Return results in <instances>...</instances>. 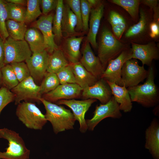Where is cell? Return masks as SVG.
Returning a JSON list of instances; mask_svg holds the SVG:
<instances>
[{"label": "cell", "instance_id": "1", "mask_svg": "<svg viewBox=\"0 0 159 159\" xmlns=\"http://www.w3.org/2000/svg\"><path fill=\"white\" fill-rule=\"evenodd\" d=\"M145 82L143 84L127 88L132 102L143 107H153L159 102V90L155 84V71L153 66H149Z\"/></svg>", "mask_w": 159, "mask_h": 159}, {"label": "cell", "instance_id": "2", "mask_svg": "<svg viewBox=\"0 0 159 159\" xmlns=\"http://www.w3.org/2000/svg\"><path fill=\"white\" fill-rule=\"evenodd\" d=\"M40 100L46 110L45 118L51 124L55 134L74 128L76 120L70 110L63 106L48 101L42 97Z\"/></svg>", "mask_w": 159, "mask_h": 159}, {"label": "cell", "instance_id": "3", "mask_svg": "<svg viewBox=\"0 0 159 159\" xmlns=\"http://www.w3.org/2000/svg\"><path fill=\"white\" fill-rule=\"evenodd\" d=\"M130 47L129 44L118 39L108 28L102 31L98 48V57L105 70L111 59L118 56L123 51Z\"/></svg>", "mask_w": 159, "mask_h": 159}, {"label": "cell", "instance_id": "4", "mask_svg": "<svg viewBox=\"0 0 159 159\" xmlns=\"http://www.w3.org/2000/svg\"><path fill=\"white\" fill-rule=\"evenodd\" d=\"M0 138L6 140L8 147L6 151H0V158L3 159H29L30 151L19 133L6 128L0 129Z\"/></svg>", "mask_w": 159, "mask_h": 159}, {"label": "cell", "instance_id": "5", "mask_svg": "<svg viewBox=\"0 0 159 159\" xmlns=\"http://www.w3.org/2000/svg\"><path fill=\"white\" fill-rule=\"evenodd\" d=\"M16 114L19 120L29 129L41 130L47 122L45 115L32 102H20L17 105Z\"/></svg>", "mask_w": 159, "mask_h": 159}, {"label": "cell", "instance_id": "6", "mask_svg": "<svg viewBox=\"0 0 159 159\" xmlns=\"http://www.w3.org/2000/svg\"><path fill=\"white\" fill-rule=\"evenodd\" d=\"M153 11L141 8L138 22L130 26L125 33V39L131 42L138 44L149 37L150 25L153 19Z\"/></svg>", "mask_w": 159, "mask_h": 159}, {"label": "cell", "instance_id": "7", "mask_svg": "<svg viewBox=\"0 0 159 159\" xmlns=\"http://www.w3.org/2000/svg\"><path fill=\"white\" fill-rule=\"evenodd\" d=\"M4 45L5 65L25 61L32 54L24 39L16 40L9 37L4 41Z\"/></svg>", "mask_w": 159, "mask_h": 159}, {"label": "cell", "instance_id": "8", "mask_svg": "<svg viewBox=\"0 0 159 159\" xmlns=\"http://www.w3.org/2000/svg\"><path fill=\"white\" fill-rule=\"evenodd\" d=\"M15 96V104L17 105L22 101L24 102H41L42 95L40 87L30 76L19 82L11 90Z\"/></svg>", "mask_w": 159, "mask_h": 159}, {"label": "cell", "instance_id": "9", "mask_svg": "<svg viewBox=\"0 0 159 159\" xmlns=\"http://www.w3.org/2000/svg\"><path fill=\"white\" fill-rule=\"evenodd\" d=\"M132 54L131 48L129 47L123 51L115 58L110 60L100 78L123 86L121 77L122 68L126 61L132 59Z\"/></svg>", "mask_w": 159, "mask_h": 159}, {"label": "cell", "instance_id": "10", "mask_svg": "<svg viewBox=\"0 0 159 159\" xmlns=\"http://www.w3.org/2000/svg\"><path fill=\"white\" fill-rule=\"evenodd\" d=\"M148 70L144 65L140 66L137 59H131L126 61L122 69L121 77L126 88L136 86L146 78Z\"/></svg>", "mask_w": 159, "mask_h": 159}, {"label": "cell", "instance_id": "11", "mask_svg": "<svg viewBox=\"0 0 159 159\" xmlns=\"http://www.w3.org/2000/svg\"><path fill=\"white\" fill-rule=\"evenodd\" d=\"M93 114L92 118L86 120L88 129L92 131L100 121L105 118L119 119L122 116L119 105L113 96L106 103L97 105Z\"/></svg>", "mask_w": 159, "mask_h": 159}, {"label": "cell", "instance_id": "12", "mask_svg": "<svg viewBox=\"0 0 159 159\" xmlns=\"http://www.w3.org/2000/svg\"><path fill=\"white\" fill-rule=\"evenodd\" d=\"M96 101V99L91 98L82 100L74 99L60 100L56 102L58 105H64L71 109L76 120L79 122L80 131L84 133L88 129L85 119V114L91 105Z\"/></svg>", "mask_w": 159, "mask_h": 159}, {"label": "cell", "instance_id": "13", "mask_svg": "<svg viewBox=\"0 0 159 159\" xmlns=\"http://www.w3.org/2000/svg\"><path fill=\"white\" fill-rule=\"evenodd\" d=\"M50 54L46 50L34 53L25 61L35 82L41 81L47 72Z\"/></svg>", "mask_w": 159, "mask_h": 159}, {"label": "cell", "instance_id": "14", "mask_svg": "<svg viewBox=\"0 0 159 159\" xmlns=\"http://www.w3.org/2000/svg\"><path fill=\"white\" fill-rule=\"evenodd\" d=\"M54 15L52 13L46 15H43L32 24V27L37 28L42 33L44 39L45 49L49 54L59 48L55 42L54 35L52 31Z\"/></svg>", "mask_w": 159, "mask_h": 159}, {"label": "cell", "instance_id": "15", "mask_svg": "<svg viewBox=\"0 0 159 159\" xmlns=\"http://www.w3.org/2000/svg\"><path fill=\"white\" fill-rule=\"evenodd\" d=\"M82 90L77 84H60L53 90L42 95V97L52 103L62 100L74 99L80 97Z\"/></svg>", "mask_w": 159, "mask_h": 159}, {"label": "cell", "instance_id": "16", "mask_svg": "<svg viewBox=\"0 0 159 159\" xmlns=\"http://www.w3.org/2000/svg\"><path fill=\"white\" fill-rule=\"evenodd\" d=\"M132 58L138 59L143 65L150 66L153 60L159 58V49L155 42L152 41L145 44L131 42Z\"/></svg>", "mask_w": 159, "mask_h": 159}, {"label": "cell", "instance_id": "17", "mask_svg": "<svg viewBox=\"0 0 159 159\" xmlns=\"http://www.w3.org/2000/svg\"><path fill=\"white\" fill-rule=\"evenodd\" d=\"M82 95L85 100L90 98L97 99L101 104H104L110 100L112 95L106 80L100 78L93 85L83 89Z\"/></svg>", "mask_w": 159, "mask_h": 159}, {"label": "cell", "instance_id": "18", "mask_svg": "<svg viewBox=\"0 0 159 159\" xmlns=\"http://www.w3.org/2000/svg\"><path fill=\"white\" fill-rule=\"evenodd\" d=\"M80 62L84 68L98 80L100 78L105 69L98 57L95 56L87 41L84 46L82 56Z\"/></svg>", "mask_w": 159, "mask_h": 159}, {"label": "cell", "instance_id": "19", "mask_svg": "<svg viewBox=\"0 0 159 159\" xmlns=\"http://www.w3.org/2000/svg\"><path fill=\"white\" fill-rule=\"evenodd\" d=\"M145 139V148L154 159H159V124L156 118L153 119L146 130Z\"/></svg>", "mask_w": 159, "mask_h": 159}, {"label": "cell", "instance_id": "20", "mask_svg": "<svg viewBox=\"0 0 159 159\" xmlns=\"http://www.w3.org/2000/svg\"><path fill=\"white\" fill-rule=\"evenodd\" d=\"M104 5L101 3L97 7L92 8L89 20V29L87 36V41L95 48H97L96 37L103 16Z\"/></svg>", "mask_w": 159, "mask_h": 159}, {"label": "cell", "instance_id": "21", "mask_svg": "<svg viewBox=\"0 0 159 159\" xmlns=\"http://www.w3.org/2000/svg\"><path fill=\"white\" fill-rule=\"evenodd\" d=\"M109 85L112 95L119 104L120 110L125 112H130L132 105L127 88L124 86H119L114 83L106 81Z\"/></svg>", "mask_w": 159, "mask_h": 159}, {"label": "cell", "instance_id": "22", "mask_svg": "<svg viewBox=\"0 0 159 159\" xmlns=\"http://www.w3.org/2000/svg\"><path fill=\"white\" fill-rule=\"evenodd\" d=\"M84 37L72 36L67 39L64 47V54L69 63L79 62L81 54L80 46Z\"/></svg>", "mask_w": 159, "mask_h": 159}, {"label": "cell", "instance_id": "23", "mask_svg": "<svg viewBox=\"0 0 159 159\" xmlns=\"http://www.w3.org/2000/svg\"><path fill=\"white\" fill-rule=\"evenodd\" d=\"M71 64L76 84L82 89L93 85L98 80L96 77L87 71L80 61Z\"/></svg>", "mask_w": 159, "mask_h": 159}, {"label": "cell", "instance_id": "24", "mask_svg": "<svg viewBox=\"0 0 159 159\" xmlns=\"http://www.w3.org/2000/svg\"><path fill=\"white\" fill-rule=\"evenodd\" d=\"M32 53L40 52L45 49L44 39L40 31L32 27L27 29L24 37Z\"/></svg>", "mask_w": 159, "mask_h": 159}, {"label": "cell", "instance_id": "25", "mask_svg": "<svg viewBox=\"0 0 159 159\" xmlns=\"http://www.w3.org/2000/svg\"><path fill=\"white\" fill-rule=\"evenodd\" d=\"M69 64L62 50L55 49L49 54L47 72L56 74Z\"/></svg>", "mask_w": 159, "mask_h": 159}, {"label": "cell", "instance_id": "26", "mask_svg": "<svg viewBox=\"0 0 159 159\" xmlns=\"http://www.w3.org/2000/svg\"><path fill=\"white\" fill-rule=\"evenodd\" d=\"M77 23L76 16L67 4H64L61 25L62 33L69 35L75 34Z\"/></svg>", "mask_w": 159, "mask_h": 159}, {"label": "cell", "instance_id": "27", "mask_svg": "<svg viewBox=\"0 0 159 159\" xmlns=\"http://www.w3.org/2000/svg\"><path fill=\"white\" fill-rule=\"evenodd\" d=\"M108 20L111 26L113 34L120 40L127 27L125 18L119 13L111 10L109 14Z\"/></svg>", "mask_w": 159, "mask_h": 159}, {"label": "cell", "instance_id": "28", "mask_svg": "<svg viewBox=\"0 0 159 159\" xmlns=\"http://www.w3.org/2000/svg\"><path fill=\"white\" fill-rule=\"evenodd\" d=\"M6 27L9 37L16 40H24L27 29L24 22H18L8 19L6 21Z\"/></svg>", "mask_w": 159, "mask_h": 159}, {"label": "cell", "instance_id": "29", "mask_svg": "<svg viewBox=\"0 0 159 159\" xmlns=\"http://www.w3.org/2000/svg\"><path fill=\"white\" fill-rule=\"evenodd\" d=\"M64 4L62 0H58L56 12L52 20V31L54 39L59 42L62 37V21Z\"/></svg>", "mask_w": 159, "mask_h": 159}, {"label": "cell", "instance_id": "30", "mask_svg": "<svg viewBox=\"0 0 159 159\" xmlns=\"http://www.w3.org/2000/svg\"><path fill=\"white\" fill-rule=\"evenodd\" d=\"M110 1L125 9L134 20H138L140 0H111Z\"/></svg>", "mask_w": 159, "mask_h": 159}, {"label": "cell", "instance_id": "31", "mask_svg": "<svg viewBox=\"0 0 159 159\" xmlns=\"http://www.w3.org/2000/svg\"><path fill=\"white\" fill-rule=\"evenodd\" d=\"M1 70L3 87L11 90L19 84V82L10 64L5 65Z\"/></svg>", "mask_w": 159, "mask_h": 159}, {"label": "cell", "instance_id": "32", "mask_svg": "<svg viewBox=\"0 0 159 159\" xmlns=\"http://www.w3.org/2000/svg\"><path fill=\"white\" fill-rule=\"evenodd\" d=\"M59 84L56 74L47 72L39 85L41 94L42 96L53 90Z\"/></svg>", "mask_w": 159, "mask_h": 159}, {"label": "cell", "instance_id": "33", "mask_svg": "<svg viewBox=\"0 0 159 159\" xmlns=\"http://www.w3.org/2000/svg\"><path fill=\"white\" fill-rule=\"evenodd\" d=\"M8 20L24 22L26 8L25 6L6 1Z\"/></svg>", "mask_w": 159, "mask_h": 159}, {"label": "cell", "instance_id": "34", "mask_svg": "<svg viewBox=\"0 0 159 159\" xmlns=\"http://www.w3.org/2000/svg\"><path fill=\"white\" fill-rule=\"evenodd\" d=\"M24 22L29 24L35 21L42 13L40 9V0H27Z\"/></svg>", "mask_w": 159, "mask_h": 159}, {"label": "cell", "instance_id": "35", "mask_svg": "<svg viewBox=\"0 0 159 159\" xmlns=\"http://www.w3.org/2000/svg\"><path fill=\"white\" fill-rule=\"evenodd\" d=\"M8 20L6 1L5 0H0V35L4 41L9 37L6 24Z\"/></svg>", "mask_w": 159, "mask_h": 159}, {"label": "cell", "instance_id": "36", "mask_svg": "<svg viewBox=\"0 0 159 159\" xmlns=\"http://www.w3.org/2000/svg\"><path fill=\"white\" fill-rule=\"evenodd\" d=\"M19 82L31 76L30 71L26 63L24 62H14L10 64Z\"/></svg>", "mask_w": 159, "mask_h": 159}, {"label": "cell", "instance_id": "37", "mask_svg": "<svg viewBox=\"0 0 159 159\" xmlns=\"http://www.w3.org/2000/svg\"><path fill=\"white\" fill-rule=\"evenodd\" d=\"M60 84H76L71 64H69L56 73Z\"/></svg>", "mask_w": 159, "mask_h": 159}, {"label": "cell", "instance_id": "38", "mask_svg": "<svg viewBox=\"0 0 159 159\" xmlns=\"http://www.w3.org/2000/svg\"><path fill=\"white\" fill-rule=\"evenodd\" d=\"M65 2L66 4L69 6L77 18V23L75 30L77 31L83 30L81 11L80 0H67L65 1Z\"/></svg>", "mask_w": 159, "mask_h": 159}, {"label": "cell", "instance_id": "39", "mask_svg": "<svg viewBox=\"0 0 159 159\" xmlns=\"http://www.w3.org/2000/svg\"><path fill=\"white\" fill-rule=\"evenodd\" d=\"M80 6L83 30L86 31L89 29L88 23L92 8L86 0H80Z\"/></svg>", "mask_w": 159, "mask_h": 159}, {"label": "cell", "instance_id": "40", "mask_svg": "<svg viewBox=\"0 0 159 159\" xmlns=\"http://www.w3.org/2000/svg\"><path fill=\"white\" fill-rule=\"evenodd\" d=\"M14 99V95L10 90L3 86L0 88V114L4 107Z\"/></svg>", "mask_w": 159, "mask_h": 159}, {"label": "cell", "instance_id": "41", "mask_svg": "<svg viewBox=\"0 0 159 159\" xmlns=\"http://www.w3.org/2000/svg\"><path fill=\"white\" fill-rule=\"evenodd\" d=\"M58 1V0H40V5L42 8V13L43 15H47L52 11L56 9Z\"/></svg>", "mask_w": 159, "mask_h": 159}, {"label": "cell", "instance_id": "42", "mask_svg": "<svg viewBox=\"0 0 159 159\" xmlns=\"http://www.w3.org/2000/svg\"><path fill=\"white\" fill-rule=\"evenodd\" d=\"M149 36L151 39H156L159 36V16H153L149 27Z\"/></svg>", "mask_w": 159, "mask_h": 159}, {"label": "cell", "instance_id": "43", "mask_svg": "<svg viewBox=\"0 0 159 159\" xmlns=\"http://www.w3.org/2000/svg\"><path fill=\"white\" fill-rule=\"evenodd\" d=\"M4 41L0 35V69L5 65L4 63Z\"/></svg>", "mask_w": 159, "mask_h": 159}, {"label": "cell", "instance_id": "44", "mask_svg": "<svg viewBox=\"0 0 159 159\" xmlns=\"http://www.w3.org/2000/svg\"><path fill=\"white\" fill-rule=\"evenodd\" d=\"M158 0H140V4L148 6L149 9L153 10L154 8L158 6Z\"/></svg>", "mask_w": 159, "mask_h": 159}, {"label": "cell", "instance_id": "45", "mask_svg": "<svg viewBox=\"0 0 159 159\" xmlns=\"http://www.w3.org/2000/svg\"><path fill=\"white\" fill-rule=\"evenodd\" d=\"M5 1L7 2L12 3L16 4L22 5L23 6H26V0H6Z\"/></svg>", "mask_w": 159, "mask_h": 159}, {"label": "cell", "instance_id": "46", "mask_svg": "<svg viewBox=\"0 0 159 159\" xmlns=\"http://www.w3.org/2000/svg\"><path fill=\"white\" fill-rule=\"evenodd\" d=\"M92 8H95L98 6L101 3V1L97 0H87Z\"/></svg>", "mask_w": 159, "mask_h": 159}, {"label": "cell", "instance_id": "47", "mask_svg": "<svg viewBox=\"0 0 159 159\" xmlns=\"http://www.w3.org/2000/svg\"><path fill=\"white\" fill-rule=\"evenodd\" d=\"M2 85V74L1 69H0V87Z\"/></svg>", "mask_w": 159, "mask_h": 159}, {"label": "cell", "instance_id": "48", "mask_svg": "<svg viewBox=\"0 0 159 159\" xmlns=\"http://www.w3.org/2000/svg\"><path fill=\"white\" fill-rule=\"evenodd\" d=\"M0 159H1V158H0Z\"/></svg>", "mask_w": 159, "mask_h": 159}]
</instances>
